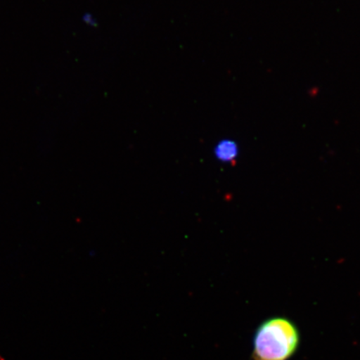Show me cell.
<instances>
[{
	"label": "cell",
	"instance_id": "cell-1",
	"mask_svg": "<svg viewBox=\"0 0 360 360\" xmlns=\"http://www.w3.org/2000/svg\"><path fill=\"white\" fill-rule=\"evenodd\" d=\"M300 345L299 328L285 317H273L256 330L253 339V360H289Z\"/></svg>",
	"mask_w": 360,
	"mask_h": 360
},
{
	"label": "cell",
	"instance_id": "cell-2",
	"mask_svg": "<svg viewBox=\"0 0 360 360\" xmlns=\"http://www.w3.org/2000/svg\"><path fill=\"white\" fill-rule=\"evenodd\" d=\"M214 152L219 160L224 162L233 161L238 155V146L233 141H223L219 142Z\"/></svg>",
	"mask_w": 360,
	"mask_h": 360
}]
</instances>
